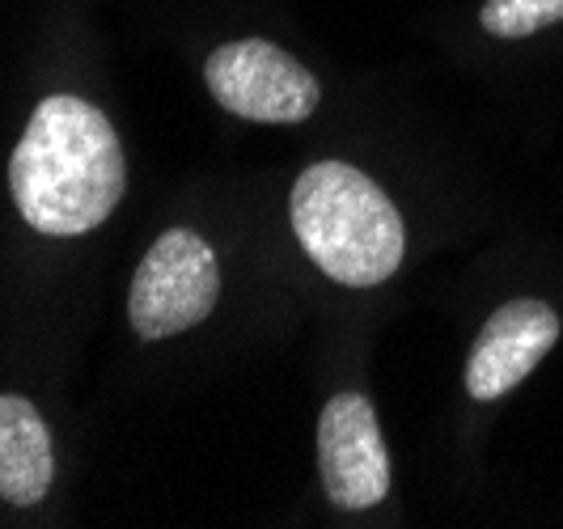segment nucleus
Wrapping results in <instances>:
<instances>
[{
	"label": "nucleus",
	"instance_id": "1",
	"mask_svg": "<svg viewBox=\"0 0 563 529\" xmlns=\"http://www.w3.org/2000/svg\"><path fill=\"white\" fill-rule=\"evenodd\" d=\"M9 187L22 221L47 238L98 229L128 187L123 144L111 119L77 93L43 98L13 148Z\"/></svg>",
	"mask_w": 563,
	"mask_h": 529
},
{
	"label": "nucleus",
	"instance_id": "2",
	"mask_svg": "<svg viewBox=\"0 0 563 529\" xmlns=\"http://www.w3.org/2000/svg\"><path fill=\"white\" fill-rule=\"evenodd\" d=\"M292 233L313 263L347 288L390 279L407 229L390 196L347 162H318L292 183Z\"/></svg>",
	"mask_w": 563,
	"mask_h": 529
},
{
	"label": "nucleus",
	"instance_id": "3",
	"mask_svg": "<svg viewBox=\"0 0 563 529\" xmlns=\"http://www.w3.org/2000/svg\"><path fill=\"white\" fill-rule=\"evenodd\" d=\"M217 297L221 267L212 246L191 229H169L148 246L132 276L128 318L141 339H169L199 327L212 313Z\"/></svg>",
	"mask_w": 563,
	"mask_h": 529
},
{
	"label": "nucleus",
	"instance_id": "4",
	"mask_svg": "<svg viewBox=\"0 0 563 529\" xmlns=\"http://www.w3.org/2000/svg\"><path fill=\"white\" fill-rule=\"evenodd\" d=\"M203 81L229 114L251 123H301L322 98L310 68L263 38L217 47L203 64Z\"/></svg>",
	"mask_w": 563,
	"mask_h": 529
},
{
	"label": "nucleus",
	"instance_id": "5",
	"mask_svg": "<svg viewBox=\"0 0 563 529\" xmlns=\"http://www.w3.org/2000/svg\"><path fill=\"white\" fill-rule=\"evenodd\" d=\"M318 471L327 500L343 513H361L386 500L390 458L377 428V411L365 394H335L318 416Z\"/></svg>",
	"mask_w": 563,
	"mask_h": 529
},
{
	"label": "nucleus",
	"instance_id": "6",
	"mask_svg": "<svg viewBox=\"0 0 563 529\" xmlns=\"http://www.w3.org/2000/svg\"><path fill=\"white\" fill-rule=\"evenodd\" d=\"M560 339V313L547 301H508L487 322L466 361V390L479 403L517 390Z\"/></svg>",
	"mask_w": 563,
	"mask_h": 529
},
{
	"label": "nucleus",
	"instance_id": "7",
	"mask_svg": "<svg viewBox=\"0 0 563 529\" xmlns=\"http://www.w3.org/2000/svg\"><path fill=\"white\" fill-rule=\"evenodd\" d=\"M56 478V449L43 416L22 394H0V500L30 508Z\"/></svg>",
	"mask_w": 563,
	"mask_h": 529
},
{
	"label": "nucleus",
	"instance_id": "8",
	"mask_svg": "<svg viewBox=\"0 0 563 529\" xmlns=\"http://www.w3.org/2000/svg\"><path fill=\"white\" fill-rule=\"evenodd\" d=\"M479 22L496 38H526L534 30L563 22V0H487Z\"/></svg>",
	"mask_w": 563,
	"mask_h": 529
}]
</instances>
